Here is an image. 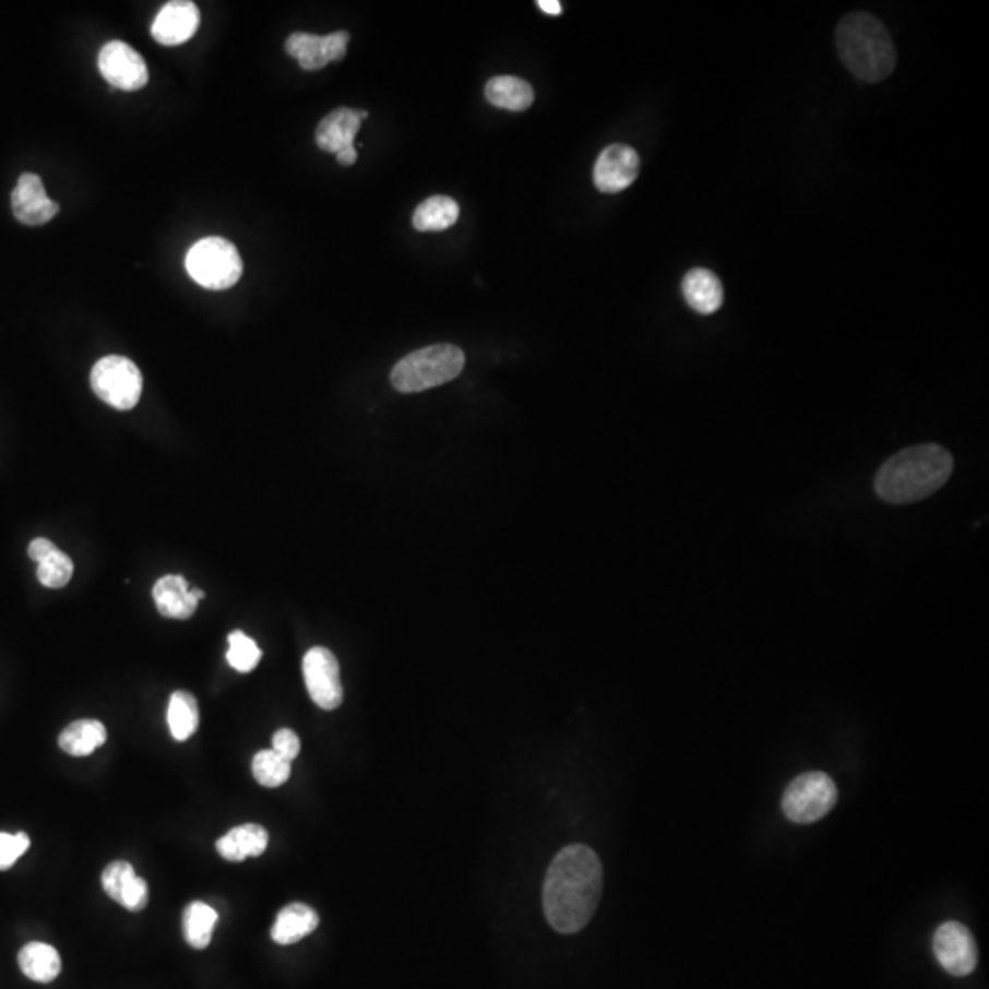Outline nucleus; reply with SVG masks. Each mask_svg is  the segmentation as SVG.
<instances>
[{"mask_svg": "<svg viewBox=\"0 0 989 989\" xmlns=\"http://www.w3.org/2000/svg\"><path fill=\"white\" fill-rule=\"evenodd\" d=\"M537 7L543 12L548 13V15H559L561 13V4H559L558 0H539Z\"/></svg>", "mask_w": 989, "mask_h": 989, "instance_id": "obj_33", "label": "nucleus"}, {"mask_svg": "<svg viewBox=\"0 0 989 989\" xmlns=\"http://www.w3.org/2000/svg\"><path fill=\"white\" fill-rule=\"evenodd\" d=\"M97 67L108 85L120 91H140L147 85L148 70L142 56L123 40H110L103 46Z\"/></svg>", "mask_w": 989, "mask_h": 989, "instance_id": "obj_10", "label": "nucleus"}, {"mask_svg": "<svg viewBox=\"0 0 989 989\" xmlns=\"http://www.w3.org/2000/svg\"><path fill=\"white\" fill-rule=\"evenodd\" d=\"M205 597L204 591L189 588L182 575H164L153 586V599L159 615L171 620H189Z\"/></svg>", "mask_w": 989, "mask_h": 989, "instance_id": "obj_16", "label": "nucleus"}, {"mask_svg": "<svg viewBox=\"0 0 989 989\" xmlns=\"http://www.w3.org/2000/svg\"><path fill=\"white\" fill-rule=\"evenodd\" d=\"M953 473V456L940 445H915L891 456L875 475L878 497L889 504H913L937 493Z\"/></svg>", "mask_w": 989, "mask_h": 989, "instance_id": "obj_2", "label": "nucleus"}, {"mask_svg": "<svg viewBox=\"0 0 989 989\" xmlns=\"http://www.w3.org/2000/svg\"><path fill=\"white\" fill-rule=\"evenodd\" d=\"M272 750L277 753V755L283 756L286 761H294L299 751H301V740L297 737L296 731L291 729L283 728L273 735L272 739Z\"/></svg>", "mask_w": 989, "mask_h": 989, "instance_id": "obj_31", "label": "nucleus"}, {"mask_svg": "<svg viewBox=\"0 0 989 989\" xmlns=\"http://www.w3.org/2000/svg\"><path fill=\"white\" fill-rule=\"evenodd\" d=\"M348 40L350 35L347 32H336V34L310 35V34H291L286 40V53L299 61L302 70H321L332 61H339L347 53Z\"/></svg>", "mask_w": 989, "mask_h": 989, "instance_id": "obj_11", "label": "nucleus"}, {"mask_svg": "<svg viewBox=\"0 0 989 989\" xmlns=\"http://www.w3.org/2000/svg\"><path fill=\"white\" fill-rule=\"evenodd\" d=\"M29 837L24 832L8 834L0 832V870L12 869L21 856L28 853Z\"/></svg>", "mask_w": 989, "mask_h": 989, "instance_id": "obj_30", "label": "nucleus"}, {"mask_svg": "<svg viewBox=\"0 0 989 989\" xmlns=\"http://www.w3.org/2000/svg\"><path fill=\"white\" fill-rule=\"evenodd\" d=\"M302 677L313 704L324 711H334L342 705L343 686L339 664L326 647H312L302 658Z\"/></svg>", "mask_w": 989, "mask_h": 989, "instance_id": "obj_8", "label": "nucleus"}, {"mask_svg": "<svg viewBox=\"0 0 989 989\" xmlns=\"http://www.w3.org/2000/svg\"><path fill=\"white\" fill-rule=\"evenodd\" d=\"M167 724L172 739L178 742L191 739L200 726L199 702L188 691H175L167 705Z\"/></svg>", "mask_w": 989, "mask_h": 989, "instance_id": "obj_24", "label": "nucleus"}, {"mask_svg": "<svg viewBox=\"0 0 989 989\" xmlns=\"http://www.w3.org/2000/svg\"><path fill=\"white\" fill-rule=\"evenodd\" d=\"M59 550L58 546L53 545L50 539H45V537H37V539L32 540L28 546V556L32 561L35 563H40L45 561L48 556Z\"/></svg>", "mask_w": 989, "mask_h": 989, "instance_id": "obj_32", "label": "nucleus"}, {"mask_svg": "<svg viewBox=\"0 0 989 989\" xmlns=\"http://www.w3.org/2000/svg\"><path fill=\"white\" fill-rule=\"evenodd\" d=\"M13 215L24 226H43L59 213L58 202L46 194L39 175L24 172L12 193Z\"/></svg>", "mask_w": 989, "mask_h": 989, "instance_id": "obj_13", "label": "nucleus"}, {"mask_svg": "<svg viewBox=\"0 0 989 989\" xmlns=\"http://www.w3.org/2000/svg\"><path fill=\"white\" fill-rule=\"evenodd\" d=\"M837 53L850 74L865 83L887 80L896 69V50L885 24L865 12L848 13L836 29Z\"/></svg>", "mask_w": 989, "mask_h": 989, "instance_id": "obj_3", "label": "nucleus"}, {"mask_svg": "<svg viewBox=\"0 0 989 989\" xmlns=\"http://www.w3.org/2000/svg\"><path fill=\"white\" fill-rule=\"evenodd\" d=\"M97 398L118 410H131L142 398L143 378L134 361L123 356H105L91 374Z\"/></svg>", "mask_w": 989, "mask_h": 989, "instance_id": "obj_6", "label": "nucleus"}, {"mask_svg": "<svg viewBox=\"0 0 989 989\" xmlns=\"http://www.w3.org/2000/svg\"><path fill=\"white\" fill-rule=\"evenodd\" d=\"M336 156L337 162L342 165H354L356 164V159H358V153H356V148L354 147L345 148L342 153H337Z\"/></svg>", "mask_w": 989, "mask_h": 989, "instance_id": "obj_34", "label": "nucleus"}, {"mask_svg": "<svg viewBox=\"0 0 989 989\" xmlns=\"http://www.w3.org/2000/svg\"><path fill=\"white\" fill-rule=\"evenodd\" d=\"M19 967L29 980L48 984L61 973V956L51 945L32 942L19 951Z\"/></svg>", "mask_w": 989, "mask_h": 989, "instance_id": "obj_21", "label": "nucleus"}, {"mask_svg": "<svg viewBox=\"0 0 989 989\" xmlns=\"http://www.w3.org/2000/svg\"><path fill=\"white\" fill-rule=\"evenodd\" d=\"M267 842H270V837H267L264 826L248 823L224 834L216 842V850L228 861H245L246 858H255V856L264 854Z\"/></svg>", "mask_w": 989, "mask_h": 989, "instance_id": "obj_19", "label": "nucleus"}, {"mask_svg": "<svg viewBox=\"0 0 989 989\" xmlns=\"http://www.w3.org/2000/svg\"><path fill=\"white\" fill-rule=\"evenodd\" d=\"M319 926V915L307 904H290L281 909L272 927L275 944L290 945L308 937Z\"/></svg>", "mask_w": 989, "mask_h": 989, "instance_id": "obj_20", "label": "nucleus"}, {"mask_svg": "<svg viewBox=\"0 0 989 989\" xmlns=\"http://www.w3.org/2000/svg\"><path fill=\"white\" fill-rule=\"evenodd\" d=\"M107 740V729L99 720L83 718L70 724L59 735V748L72 756H86L102 748Z\"/></svg>", "mask_w": 989, "mask_h": 989, "instance_id": "obj_22", "label": "nucleus"}, {"mask_svg": "<svg viewBox=\"0 0 989 989\" xmlns=\"http://www.w3.org/2000/svg\"><path fill=\"white\" fill-rule=\"evenodd\" d=\"M837 788L831 775L808 772L791 781L783 796V812L794 823H815L836 807Z\"/></svg>", "mask_w": 989, "mask_h": 989, "instance_id": "obj_7", "label": "nucleus"}, {"mask_svg": "<svg viewBox=\"0 0 989 989\" xmlns=\"http://www.w3.org/2000/svg\"><path fill=\"white\" fill-rule=\"evenodd\" d=\"M228 643L226 658L235 671L251 672L259 666L262 658L261 648L248 634L242 631H234L228 636Z\"/></svg>", "mask_w": 989, "mask_h": 989, "instance_id": "obj_28", "label": "nucleus"}, {"mask_svg": "<svg viewBox=\"0 0 989 989\" xmlns=\"http://www.w3.org/2000/svg\"><path fill=\"white\" fill-rule=\"evenodd\" d=\"M72 575H74V563L61 550H56L45 561L37 563V577H39L40 585H45L46 588H63L69 585Z\"/></svg>", "mask_w": 989, "mask_h": 989, "instance_id": "obj_29", "label": "nucleus"}, {"mask_svg": "<svg viewBox=\"0 0 989 989\" xmlns=\"http://www.w3.org/2000/svg\"><path fill=\"white\" fill-rule=\"evenodd\" d=\"M461 207L450 196H431L416 207L413 224L418 231H444L456 223Z\"/></svg>", "mask_w": 989, "mask_h": 989, "instance_id": "obj_25", "label": "nucleus"}, {"mask_svg": "<svg viewBox=\"0 0 989 989\" xmlns=\"http://www.w3.org/2000/svg\"><path fill=\"white\" fill-rule=\"evenodd\" d=\"M464 365L466 356L461 348L448 343L431 345L400 359L391 372V383L400 393H421L455 380Z\"/></svg>", "mask_w": 989, "mask_h": 989, "instance_id": "obj_4", "label": "nucleus"}, {"mask_svg": "<svg viewBox=\"0 0 989 989\" xmlns=\"http://www.w3.org/2000/svg\"><path fill=\"white\" fill-rule=\"evenodd\" d=\"M683 299L694 312L711 315L723 307V283L715 273L705 267H694L686 273L682 281Z\"/></svg>", "mask_w": 989, "mask_h": 989, "instance_id": "obj_18", "label": "nucleus"}, {"mask_svg": "<svg viewBox=\"0 0 989 989\" xmlns=\"http://www.w3.org/2000/svg\"><path fill=\"white\" fill-rule=\"evenodd\" d=\"M369 116L365 110L337 108L324 116L315 131V143L324 153L337 154L345 148L354 147V140L359 132L361 121Z\"/></svg>", "mask_w": 989, "mask_h": 989, "instance_id": "obj_17", "label": "nucleus"}, {"mask_svg": "<svg viewBox=\"0 0 989 989\" xmlns=\"http://www.w3.org/2000/svg\"><path fill=\"white\" fill-rule=\"evenodd\" d=\"M601 891L603 867L597 854L586 845L564 847L546 872V920L561 934L580 932L596 913Z\"/></svg>", "mask_w": 989, "mask_h": 989, "instance_id": "obj_1", "label": "nucleus"}, {"mask_svg": "<svg viewBox=\"0 0 989 989\" xmlns=\"http://www.w3.org/2000/svg\"><path fill=\"white\" fill-rule=\"evenodd\" d=\"M486 97L497 108L521 112L534 103V88L529 83L512 75H499L488 81Z\"/></svg>", "mask_w": 989, "mask_h": 989, "instance_id": "obj_23", "label": "nucleus"}, {"mask_svg": "<svg viewBox=\"0 0 989 989\" xmlns=\"http://www.w3.org/2000/svg\"><path fill=\"white\" fill-rule=\"evenodd\" d=\"M186 267L194 283L207 290H228L242 277V257L229 240L207 237L188 251Z\"/></svg>", "mask_w": 989, "mask_h": 989, "instance_id": "obj_5", "label": "nucleus"}, {"mask_svg": "<svg viewBox=\"0 0 989 989\" xmlns=\"http://www.w3.org/2000/svg\"><path fill=\"white\" fill-rule=\"evenodd\" d=\"M638 175L640 156L636 151L623 143H615L599 154L594 167V183L601 193L615 194L631 188Z\"/></svg>", "mask_w": 989, "mask_h": 989, "instance_id": "obj_12", "label": "nucleus"}, {"mask_svg": "<svg viewBox=\"0 0 989 989\" xmlns=\"http://www.w3.org/2000/svg\"><path fill=\"white\" fill-rule=\"evenodd\" d=\"M103 891L116 904L127 910L138 913L145 909L148 902L147 882L134 872V867L127 861H115L107 865L102 874Z\"/></svg>", "mask_w": 989, "mask_h": 989, "instance_id": "obj_15", "label": "nucleus"}, {"mask_svg": "<svg viewBox=\"0 0 989 989\" xmlns=\"http://www.w3.org/2000/svg\"><path fill=\"white\" fill-rule=\"evenodd\" d=\"M199 7L191 0H172L154 17L151 34L159 45L178 46L188 43L199 32Z\"/></svg>", "mask_w": 989, "mask_h": 989, "instance_id": "obj_14", "label": "nucleus"}, {"mask_svg": "<svg viewBox=\"0 0 989 989\" xmlns=\"http://www.w3.org/2000/svg\"><path fill=\"white\" fill-rule=\"evenodd\" d=\"M251 772L257 783L264 788H279L290 779L291 762L273 750H262L253 756Z\"/></svg>", "mask_w": 989, "mask_h": 989, "instance_id": "obj_27", "label": "nucleus"}, {"mask_svg": "<svg viewBox=\"0 0 989 989\" xmlns=\"http://www.w3.org/2000/svg\"><path fill=\"white\" fill-rule=\"evenodd\" d=\"M932 950L940 966L953 977H967L978 962L977 942L961 921H945L934 932Z\"/></svg>", "mask_w": 989, "mask_h": 989, "instance_id": "obj_9", "label": "nucleus"}, {"mask_svg": "<svg viewBox=\"0 0 989 989\" xmlns=\"http://www.w3.org/2000/svg\"><path fill=\"white\" fill-rule=\"evenodd\" d=\"M216 920H218V915H216V910L211 905L204 904V902L189 904L182 916L186 942L193 950H205L210 945L211 939H213Z\"/></svg>", "mask_w": 989, "mask_h": 989, "instance_id": "obj_26", "label": "nucleus"}]
</instances>
